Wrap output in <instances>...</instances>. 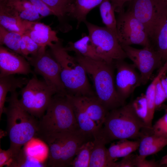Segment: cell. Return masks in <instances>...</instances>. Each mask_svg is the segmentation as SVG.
Here are the masks:
<instances>
[{"instance_id":"obj_33","label":"cell","mask_w":167,"mask_h":167,"mask_svg":"<svg viewBox=\"0 0 167 167\" xmlns=\"http://www.w3.org/2000/svg\"><path fill=\"white\" fill-rule=\"evenodd\" d=\"M94 145V140L88 141L84 143L79 150L71 166L89 167Z\"/></svg>"},{"instance_id":"obj_2","label":"cell","mask_w":167,"mask_h":167,"mask_svg":"<svg viewBox=\"0 0 167 167\" xmlns=\"http://www.w3.org/2000/svg\"><path fill=\"white\" fill-rule=\"evenodd\" d=\"M93 81L96 96L105 109L109 111L125 104L118 96L114 80V64L84 57L75 56Z\"/></svg>"},{"instance_id":"obj_25","label":"cell","mask_w":167,"mask_h":167,"mask_svg":"<svg viewBox=\"0 0 167 167\" xmlns=\"http://www.w3.org/2000/svg\"><path fill=\"white\" fill-rule=\"evenodd\" d=\"M65 49L92 59L103 60L98 55L92 44L89 36L83 34L82 38L75 42H69Z\"/></svg>"},{"instance_id":"obj_41","label":"cell","mask_w":167,"mask_h":167,"mask_svg":"<svg viewBox=\"0 0 167 167\" xmlns=\"http://www.w3.org/2000/svg\"><path fill=\"white\" fill-rule=\"evenodd\" d=\"M13 155L10 149L7 150L0 149V167L4 166L8 167L12 158Z\"/></svg>"},{"instance_id":"obj_42","label":"cell","mask_w":167,"mask_h":167,"mask_svg":"<svg viewBox=\"0 0 167 167\" xmlns=\"http://www.w3.org/2000/svg\"><path fill=\"white\" fill-rule=\"evenodd\" d=\"M132 0H110L114 8L115 12L119 13L124 11V6L125 3Z\"/></svg>"},{"instance_id":"obj_37","label":"cell","mask_w":167,"mask_h":167,"mask_svg":"<svg viewBox=\"0 0 167 167\" xmlns=\"http://www.w3.org/2000/svg\"><path fill=\"white\" fill-rule=\"evenodd\" d=\"M160 79L157 81L155 88L156 110L161 107L166 100V95L161 83Z\"/></svg>"},{"instance_id":"obj_8","label":"cell","mask_w":167,"mask_h":167,"mask_svg":"<svg viewBox=\"0 0 167 167\" xmlns=\"http://www.w3.org/2000/svg\"><path fill=\"white\" fill-rule=\"evenodd\" d=\"M116 20L117 37L121 46H152L144 26L129 11L118 13Z\"/></svg>"},{"instance_id":"obj_1","label":"cell","mask_w":167,"mask_h":167,"mask_svg":"<svg viewBox=\"0 0 167 167\" xmlns=\"http://www.w3.org/2000/svg\"><path fill=\"white\" fill-rule=\"evenodd\" d=\"M6 98L8 106L4 111L6 116L7 132L10 145L9 149L13 156L20 151L30 140L36 137L38 119L24 109L20 105L16 91L10 93Z\"/></svg>"},{"instance_id":"obj_9","label":"cell","mask_w":167,"mask_h":167,"mask_svg":"<svg viewBox=\"0 0 167 167\" xmlns=\"http://www.w3.org/2000/svg\"><path fill=\"white\" fill-rule=\"evenodd\" d=\"M27 60L33 67L35 74L41 75L58 93L67 94L61 79L59 65L50 50L41 47L36 54L29 56Z\"/></svg>"},{"instance_id":"obj_28","label":"cell","mask_w":167,"mask_h":167,"mask_svg":"<svg viewBox=\"0 0 167 167\" xmlns=\"http://www.w3.org/2000/svg\"><path fill=\"white\" fill-rule=\"evenodd\" d=\"M119 140L118 142L112 143L109 148V155L114 159L127 156L139 148L140 140L134 141H129L127 139Z\"/></svg>"},{"instance_id":"obj_34","label":"cell","mask_w":167,"mask_h":167,"mask_svg":"<svg viewBox=\"0 0 167 167\" xmlns=\"http://www.w3.org/2000/svg\"><path fill=\"white\" fill-rule=\"evenodd\" d=\"M41 47L33 40L28 36L23 34L20 45L22 55L27 59L30 56L36 54Z\"/></svg>"},{"instance_id":"obj_40","label":"cell","mask_w":167,"mask_h":167,"mask_svg":"<svg viewBox=\"0 0 167 167\" xmlns=\"http://www.w3.org/2000/svg\"><path fill=\"white\" fill-rule=\"evenodd\" d=\"M135 155L132 153L124 157L118 162H115L114 167H135Z\"/></svg>"},{"instance_id":"obj_18","label":"cell","mask_w":167,"mask_h":167,"mask_svg":"<svg viewBox=\"0 0 167 167\" xmlns=\"http://www.w3.org/2000/svg\"><path fill=\"white\" fill-rule=\"evenodd\" d=\"M72 105L75 117L82 131L94 137L99 133V129L89 116L75 96L67 94Z\"/></svg>"},{"instance_id":"obj_45","label":"cell","mask_w":167,"mask_h":167,"mask_svg":"<svg viewBox=\"0 0 167 167\" xmlns=\"http://www.w3.org/2000/svg\"><path fill=\"white\" fill-rule=\"evenodd\" d=\"M161 107H162V108L164 109H167V105H163V104Z\"/></svg>"},{"instance_id":"obj_16","label":"cell","mask_w":167,"mask_h":167,"mask_svg":"<svg viewBox=\"0 0 167 167\" xmlns=\"http://www.w3.org/2000/svg\"><path fill=\"white\" fill-rule=\"evenodd\" d=\"M152 45L160 56L163 64L167 61V6L163 4Z\"/></svg>"},{"instance_id":"obj_19","label":"cell","mask_w":167,"mask_h":167,"mask_svg":"<svg viewBox=\"0 0 167 167\" xmlns=\"http://www.w3.org/2000/svg\"><path fill=\"white\" fill-rule=\"evenodd\" d=\"M29 79L25 77H16L9 75L0 77V118L4 113L7 93L22 88L28 83Z\"/></svg>"},{"instance_id":"obj_39","label":"cell","mask_w":167,"mask_h":167,"mask_svg":"<svg viewBox=\"0 0 167 167\" xmlns=\"http://www.w3.org/2000/svg\"><path fill=\"white\" fill-rule=\"evenodd\" d=\"M146 157L139 155L136 156L135 158V166L136 167H160L159 162L154 160H148Z\"/></svg>"},{"instance_id":"obj_14","label":"cell","mask_w":167,"mask_h":167,"mask_svg":"<svg viewBox=\"0 0 167 167\" xmlns=\"http://www.w3.org/2000/svg\"><path fill=\"white\" fill-rule=\"evenodd\" d=\"M94 140L92 135L86 133L80 129L68 132L62 145L59 167L71 166L81 147L86 142Z\"/></svg>"},{"instance_id":"obj_38","label":"cell","mask_w":167,"mask_h":167,"mask_svg":"<svg viewBox=\"0 0 167 167\" xmlns=\"http://www.w3.org/2000/svg\"><path fill=\"white\" fill-rule=\"evenodd\" d=\"M28 0L34 6L41 17L55 15L54 13L41 0Z\"/></svg>"},{"instance_id":"obj_7","label":"cell","mask_w":167,"mask_h":167,"mask_svg":"<svg viewBox=\"0 0 167 167\" xmlns=\"http://www.w3.org/2000/svg\"><path fill=\"white\" fill-rule=\"evenodd\" d=\"M87 27L91 41L100 57L108 63L127 58L117 35L106 27H100L87 21L84 23Z\"/></svg>"},{"instance_id":"obj_27","label":"cell","mask_w":167,"mask_h":167,"mask_svg":"<svg viewBox=\"0 0 167 167\" xmlns=\"http://www.w3.org/2000/svg\"><path fill=\"white\" fill-rule=\"evenodd\" d=\"M22 148L28 155L47 164L49 148L47 144L41 139L33 138L25 144Z\"/></svg>"},{"instance_id":"obj_22","label":"cell","mask_w":167,"mask_h":167,"mask_svg":"<svg viewBox=\"0 0 167 167\" xmlns=\"http://www.w3.org/2000/svg\"><path fill=\"white\" fill-rule=\"evenodd\" d=\"M139 155L146 157L161 150L167 145V137L143 134L140 139Z\"/></svg>"},{"instance_id":"obj_44","label":"cell","mask_w":167,"mask_h":167,"mask_svg":"<svg viewBox=\"0 0 167 167\" xmlns=\"http://www.w3.org/2000/svg\"><path fill=\"white\" fill-rule=\"evenodd\" d=\"M159 163L160 167H167V154L162 158Z\"/></svg>"},{"instance_id":"obj_5","label":"cell","mask_w":167,"mask_h":167,"mask_svg":"<svg viewBox=\"0 0 167 167\" xmlns=\"http://www.w3.org/2000/svg\"><path fill=\"white\" fill-rule=\"evenodd\" d=\"M49 47L51 54L59 65L61 79L67 94L75 96H96L85 68L75 57L68 54L61 40Z\"/></svg>"},{"instance_id":"obj_15","label":"cell","mask_w":167,"mask_h":167,"mask_svg":"<svg viewBox=\"0 0 167 167\" xmlns=\"http://www.w3.org/2000/svg\"><path fill=\"white\" fill-rule=\"evenodd\" d=\"M23 34L28 36L41 47L49 46L60 40L55 31L49 26L38 21L26 20Z\"/></svg>"},{"instance_id":"obj_36","label":"cell","mask_w":167,"mask_h":167,"mask_svg":"<svg viewBox=\"0 0 167 167\" xmlns=\"http://www.w3.org/2000/svg\"><path fill=\"white\" fill-rule=\"evenodd\" d=\"M165 110V114L152 126L149 134L167 137V109Z\"/></svg>"},{"instance_id":"obj_35","label":"cell","mask_w":167,"mask_h":167,"mask_svg":"<svg viewBox=\"0 0 167 167\" xmlns=\"http://www.w3.org/2000/svg\"><path fill=\"white\" fill-rule=\"evenodd\" d=\"M131 102L136 113L144 123L146 130L148 107L145 94L142 93Z\"/></svg>"},{"instance_id":"obj_21","label":"cell","mask_w":167,"mask_h":167,"mask_svg":"<svg viewBox=\"0 0 167 167\" xmlns=\"http://www.w3.org/2000/svg\"><path fill=\"white\" fill-rule=\"evenodd\" d=\"M0 3L15 11L24 20L37 21L42 18L28 0H0Z\"/></svg>"},{"instance_id":"obj_11","label":"cell","mask_w":167,"mask_h":167,"mask_svg":"<svg viewBox=\"0 0 167 167\" xmlns=\"http://www.w3.org/2000/svg\"><path fill=\"white\" fill-rule=\"evenodd\" d=\"M127 10L144 26L151 43L153 39L162 3L160 0H132Z\"/></svg>"},{"instance_id":"obj_31","label":"cell","mask_w":167,"mask_h":167,"mask_svg":"<svg viewBox=\"0 0 167 167\" xmlns=\"http://www.w3.org/2000/svg\"><path fill=\"white\" fill-rule=\"evenodd\" d=\"M22 34L10 31L0 25V45L21 55L20 45Z\"/></svg>"},{"instance_id":"obj_20","label":"cell","mask_w":167,"mask_h":167,"mask_svg":"<svg viewBox=\"0 0 167 167\" xmlns=\"http://www.w3.org/2000/svg\"><path fill=\"white\" fill-rule=\"evenodd\" d=\"M26 21L22 19L15 11L0 3V25L5 29L23 34Z\"/></svg>"},{"instance_id":"obj_32","label":"cell","mask_w":167,"mask_h":167,"mask_svg":"<svg viewBox=\"0 0 167 167\" xmlns=\"http://www.w3.org/2000/svg\"><path fill=\"white\" fill-rule=\"evenodd\" d=\"M47 163L27 154L22 148L12 157L8 167H44Z\"/></svg>"},{"instance_id":"obj_26","label":"cell","mask_w":167,"mask_h":167,"mask_svg":"<svg viewBox=\"0 0 167 167\" xmlns=\"http://www.w3.org/2000/svg\"><path fill=\"white\" fill-rule=\"evenodd\" d=\"M103 0H74L70 15L77 21V28L86 21L88 14L95 7L99 6Z\"/></svg>"},{"instance_id":"obj_46","label":"cell","mask_w":167,"mask_h":167,"mask_svg":"<svg viewBox=\"0 0 167 167\" xmlns=\"http://www.w3.org/2000/svg\"><path fill=\"white\" fill-rule=\"evenodd\" d=\"M167 6V0H160Z\"/></svg>"},{"instance_id":"obj_3","label":"cell","mask_w":167,"mask_h":167,"mask_svg":"<svg viewBox=\"0 0 167 167\" xmlns=\"http://www.w3.org/2000/svg\"><path fill=\"white\" fill-rule=\"evenodd\" d=\"M80 129L67 94L57 93L53 96L44 115L38 119L36 137L42 140L54 134Z\"/></svg>"},{"instance_id":"obj_17","label":"cell","mask_w":167,"mask_h":167,"mask_svg":"<svg viewBox=\"0 0 167 167\" xmlns=\"http://www.w3.org/2000/svg\"><path fill=\"white\" fill-rule=\"evenodd\" d=\"M75 96L90 118L101 129L109 111L104 107L96 96Z\"/></svg>"},{"instance_id":"obj_4","label":"cell","mask_w":167,"mask_h":167,"mask_svg":"<svg viewBox=\"0 0 167 167\" xmlns=\"http://www.w3.org/2000/svg\"><path fill=\"white\" fill-rule=\"evenodd\" d=\"M144 130V124L131 102L108 113L100 134L108 143L118 139L140 140Z\"/></svg>"},{"instance_id":"obj_29","label":"cell","mask_w":167,"mask_h":167,"mask_svg":"<svg viewBox=\"0 0 167 167\" xmlns=\"http://www.w3.org/2000/svg\"><path fill=\"white\" fill-rule=\"evenodd\" d=\"M54 13L61 22L70 17L74 0H41Z\"/></svg>"},{"instance_id":"obj_13","label":"cell","mask_w":167,"mask_h":167,"mask_svg":"<svg viewBox=\"0 0 167 167\" xmlns=\"http://www.w3.org/2000/svg\"><path fill=\"white\" fill-rule=\"evenodd\" d=\"M35 74L27 60L3 45L0 46V77L16 74Z\"/></svg>"},{"instance_id":"obj_24","label":"cell","mask_w":167,"mask_h":167,"mask_svg":"<svg viewBox=\"0 0 167 167\" xmlns=\"http://www.w3.org/2000/svg\"><path fill=\"white\" fill-rule=\"evenodd\" d=\"M167 72V61L160 69L158 74L148 87L145 93L147 107V120L146 130L150 131L152 127V121L156 110L155 88L157 81L162 76Z\"/></svg>"},{"instance_id":"obj_43","label":"cell","mask_w":167,"mask_h":167,"mask_svg":"<svg viewBox=\"0 0 167 167\" xmlns=\"http://www.w3.org/2000/svg\"><path fill=\"white\" fill-rule=\"evenodd\" d=\"M164 74L160 79L161 81L165 92L167 100V76Z\"/></svg>"},{"instance_id":"obj_30","label":"cell","mask_w":167,"mask_h":167,"mask_svg":"<svg viewBox=\"0 0 167 167\" xmlns=\"http://www.w3.org/2000/svg\"><path fill=\"white\" fill-rule=\"evenodd\" d=\"M99 7L100 15L105 27L117 36L115 12L110 0H103Z\"/></svg>"},{"instance_id":"obj_12","label":"cell","mask_w":167,"mask_h":167,"mask_svg":"<svg viewBox=\"0 0 167 167\" xmlns=\"http://www.w3.org/2000/svg\"><path fill=\"white\" fill-rule=\"evenodd\" d=\"M114 64L117 70L115 80L117 92L125 102L135 89L142 84L141 77L134 64H129L124 60L115 61Z\"/></svg>"},{"instance_id":"obj_23","label":"cell","mask_w":167,"mask_h":167,"mask_svg":"<svg viewBox=\"0 0 167 167\" xmlns=\"http://www.w3.org/2000/svg\"><path fill=\"white\" fill-rule=\"evenodd\" d=\"M94 143L89 167H110L105 147L107 143L100 133L94 136Z\"/></svg>"},{"instance_id":"obj_10","label":"cell","mask_w":167,"mask_h":167,"mask_svg":"<svg viewBox=\"0 0 167 167\" xmlns=\"http://www.w3.org/2000/svg\"><path fill=\"white\" fill-rule=\"evenodd\" d=\"M129 58L140 72L142 85L146 84L154 71L163 64L161 58L153 46L138 49L130 45H122Z\"/></svg>"},{"instance_id":"obj_6","label":"cell","mask_w":167,"mask_h":167,"mask_svg":"<svg viewBox=\"0 0 167 167\" xmlns=\"http://www.w3.org/2000/svg\"><path fill=\"white\" fill-rule=\"evenodd\" d=\"M58 93L55 88L44 80L39 79L34 74L21 89L19 102L24 109L38 119L45 113L53 96Z\"/></svg>"}]
</instances>
